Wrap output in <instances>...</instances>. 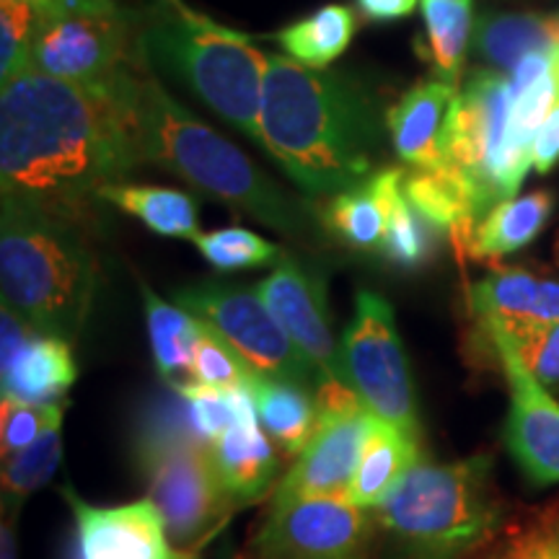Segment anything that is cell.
Wrapping results in <instances>:
<instances>
[{
	"mask_svg": "<svg viewBox=\"0 0 559 559\" xmlns=\"http://www.w3.org/2000/svg\"><path fill=\"white\" fill-rule=\"evenodd\" d=\"M145 66V62H143ZM138 66L111 86H79L37 70L0 86V190L75 218L140 166L130 117Z\"/></svg>",
	"mask_w": 559,
	"mask_h": 559,
	"instance_id": "obj_1",
	"label": "cell"
},
{
	"mask_svg": "<svg viewBox=\"0 0 559 559\" xmlns=\"http://www.w3.org/2000/svg\"><path fill=\"white\" fill-rule=\"evenodd\" d=\"M386 111L360 81L270 55L260 143L309 198H332L373 171Z\"/></svg>",
	"mask_w": 559,
	"mask_h": 559,
	"instance_id": "obj_2",
	"label": "cell"
},
{
	"mask_svg": "<svg viewBox=\"0 0 559 559\" xmlns=\"http://www.w3.org/2000/svg\"><path fill=\"white\" fill-rule=\"evenodd\" d=\"M130 117L140 164L169 171L280 234L296 239L311 234V210L304 202L270 179L247 153L181 107L143 70L130 88Z\"/></svg>",
	"mask_w": 559,
	"mask_h": 559,
	"instance_id": "obj_3",
	"label": "cell"
},
{
	"mask_svg": "<svg viewBox=\"0 0 559 559\" xmlns=\"http://www.w3.org/2000/svg\"><path fill=\"white\" fill-rule=\"evenodd\" d=\"M96 257L73 218L3 198L0 288L3 306L34 332L73 342L96 296Z\"/></svg>",
	"mask_w": 559,
	"mask_h": 559,
	"instance_id": "obj_4",
	"label": "cell"
},
{
	"mask_svg": "<svg viewBox=\"0 0 559 559\" xmlns=\"http://www.w3.org/2000/svg\"><path fill=\"white\" fill-rule=\"evenodd\" d=\"M138 52L145 66L171 75L260 143V107L270 55L249 34L230 29L185 0H148L138 19Z\"/></svg>",
	"mask_w": 559,
	"mask_h": 559,
	"instance_id": "obj_5",
	"label": "cell"
},
{
	"mask_svg": "<svg viewBox=\"0 0 559 559\" xmlns=\"http://www.w3.org/2000/svg\"><path fill=\"white\" fill-rule=\"evenodd\" d=\"M376 547L389 559H464L498 534L502 502L492 461L419 459L381 508L370 510Z\"/></svg>",
	"mask_w": 559,
	"mask_h": 559,
	"instance_id": "obj_6",
	"label": "cell"
},
{
	"mask_svg": "<svg viewBox=\"0 0 559 559\" xmlns=\"http://www.w3.org/2000/svg\"><path fill=\"white\" fill-rule=\"evenodd\" d=\"M135 464L171 544L192 559L239 508L223 485L213 449L192 428L185 402L179 409L158 407L145 419L135 438Z\"/></svg>",
	"mask_w": 559,
	"mask_h": 559,
	"instance_id": "obj_7",
	"label": "cell"
},
{
	"mask_svg": "<svg viewBox=\"0 0 559 559\" xmlns=\"http://www.w3.org/2000/svg\"><path fill=\"white\" fill-rule=\"evenodd\" d=\"M443 166L469 194L477 221L519 194L534 164L510 140V79L506 73L474 70L459 88Z\"/></svg>",
	"mask_w": 559,
	"mask_h": 559,
	"instance_id": "obj_8",
	"label": "cell"
},
{
	"mask_svg": "<svg viewBox=\"0 0 559 559\" xmlns=\"http://www.w3.org/2000/svg\"><path fill=\"white\" fill-rule=\"evenodd\" d=\"M349 389L370 415L419 436L415 381L391 304L373 290H358L355 317L340 342Z\"/></svg>",
	"mask_w": 559,
	"mask_h": 559,
	"instance_id": "obj_9",
	"label": "cell"
},
{
	"mask_svg": "<svg viewBox=\"0 0 559 559\" xmlns=\"http://www.w3.org/2000/svg\"><path fill=\"white\" fill-rule=\"evenodd\" d=\"M174 300L213 326L257 373L317 389L319 370L288 337L257 288L202 280L174 290Z\"/></svg>",
	"mask_w": 559,
	"mask_h": 559,
	"instance_id": "obj_10",
	"label": "cell"
},
{
	"mask_svg": "<svg viewBox=\"0 0 559 559\" xmlns=\"http://www.w3.org/2000/svg\"><path fill=\"white\" fill-rule=\"evenodd\" d=\"M143 66L138 19L124 11L39 16L32 70L79 86H111Z\"/></svg>",
	"mask_w": 559,
	"mask_h": 559,
	"instance_id": "obj_11",
	"label": "cell"
},
{
	"mask_svg": "<svg viewBox=\"0 0 559 559\" xmlns=\"http://www.w3.org/2000/svg\"><path fill=\"white\" fill-rule=\"evenodd\" d=\"M251 549L257 559H373V513L347 498H275Z\"/></svg>",
	"mask_w": 559,
	"mask_h": 559,
	"instance_id": "obj_12",
	"label": "cell"
},
{
	"mask_svg": "<svg viewBox=\"0 0 559 559\" xmlns=\"http://www.w3.org/2000/svg\"><path fill=\"white\" fill-rule=\"evenodd\" d=\"M510 389L506 445L536 485H559V402L500 334H485Z\"/></svg>",
	"mask_w": 559,
	"mask_h": 559,
	"instance_id": "obj_13",
	"label": "cell"
},
{
	"mask_svg": "<svg viewBox=\"0 0 559 559\" xmlns=\"http://www.w3.org/2000/svg\"><path fill=\"white\" fill-rule=\"evenodd\" d=\"M264 304L296 342V347L313 362L319 379L345 381L340 345L334 340L326 290L317 272L300 267L296 260L283 257L275 270L257 285Z\"/></svg>",
	"mask_w": 559,
	"mask_h": 559,
	"instance_id": "obj_14",
	"label": "cell"
},
{
	"mask_svg": "<svg viewBox=\"0 0 559 559\" xmlns=\"http://www.w3.org/2000/svg\"><path fill=\"white\" fill-rule=\"evenodd\" d=\"M373 419L366 407L321 415L317 432L277 485L275 498H347Z\"/></svg>",
	"mask_w": 559,
	"mask_h": 559,
	"instance_id": "obj_15",
	"label": "cell"
},
{
	"mask_svg": "<svg viewBox=\"0 0 559 559\" xmlns=\"http://www.w3.org/2000/svg\"><path fill=\"white\" fill-rule=\"evenodd\" d=\"M62 495L73 510L81 559H192L174 547L164 515L151 500L99 508L70 487H62Z\"/></svg>",
	"mask_w": 559,
	"mask_h": 559,
	"instance_id": "obj_16",
	"label": "cell"
},
{
	"mask_svg": "<svg viewBox=\"0 0 559 559\" xmlns=\"http://www.w3.org/2000/svg\"><path fill=\"white\" fill-rule=\"evenodd\" d=\"M481 332L519 334L559 321V280L521 267H495L469 290Z\"/></svg>",
	"mask_w": 559,
	"mask_h": 559,
	"instance_id": "obj_17",
	"label": "cell"
},
{
	"mask_svg": "<svg viewBox=\"0 0 559 559\" xmlns=\"http://www.w3.org/2000/svg\"><path fill=\"white\" fill-rule=\"evenodd\" d=\"M456 96V86L428 79L417 81L386 109L391 145L412 171H432L445 164V135Z\"/></svg>",
	"mask_w": 559,
	"mask_h": 559,
	"instance_id": "obj_18",
	"label": "cell"
},
{
	"mask_svg": "<svg viewBox=\"0 0 559 559\" xmlns=\"http://www.w3.org/2000/svg\"><path fill=\"white\" fill-rule=\"evenodd\" d=\"M221 479L236 506L260 502L277 477V451L262 428L249 389H236V417L218 440L210 443Z\"/></svg>",
	"mask_w": 559,
	"mask_h": 559,
	"instance_id": "obj_19",
	"label": "cell"
},
{
	"mask_svg": "<svg viewBox=\"0 0 559 559\" xmlns=\"http://www.w3.org/2000/svg\"><path fill=\"white\" fill-rule=\"evenodd\" d=\"M3 396L34 404L66 402V394L79 379L73 347L68 340L34 332L29 340L0 360Z\"/></svg>",
	"mask_w": 559,
	"mask_h": 559,
	"instance_id": "obj_20",
	"label": "cell"
},
{
	"mask_svg": "<svg viewBox=\"0 0 559 559\" xmlns=\"http://www.w3.org/2000/svg\"><path fill=\"white\" fill-rule=\"evenodd\" d=\"M404 181L402 166L379 169L358 187L332 194L321 210V226L349 249L379 251L389 226V202Z\"/></svg>",
	"mask_w": 559,
	"mask_h": 559,
	"instance_id": "obj_21",
	"label": "cell"
},
{
	"mask_svg": "<svg viewBox=\"0 0 559 559\" xmlns=\"http://www.w3.org/2000/svg\"><path fill=\"white\" fill-rule=\"evenodd\" d=\"M419 459H423L419 436L394 428L383 419H373V430L362 449L353 485L347 489V500L366 510L381 508L400 489Z\"/></svg>",
	"mask_w": 559,
	"mask_h": 559,
	"instance_id": "obj_22",
	"label": "cell"
},
{
	"mask_svg": "<svg viewBox=\"0 0 559 559\" xmlns=\"http://www.w3.org/2000/svg\"><path fill=\"white\" fill-rule=\"evenodd\" d=\"M551 210H555V194L547 190L521 194V198L515 194L500 202L474 228L464 260L500 262L502 257L515 254L542 234Z\"/></svg>",
	"mask_w": 559,
	"mask_h": 559,
	"instance_id": "obj_23",
	"label": "cell"
},
{
	"mask_svg": "<svg viewBox=\"0 0 559 559\" xmlns=\"http://www.w3.org/2000/svg\"><path fill=\"white\" fill-rule=\"evenodd\" d=\"M247 389L251 391L257 415L272 443L290 456H298L309 445L321 419L313 391L300 383L262 373H254Z\"/></svg>",
	"mask_w": 559,
	"mask_h": 559,
	"instance_id": "obj_24",
	"label": "cell"
},
{
	"mask_svg": "<svg viewBox=\"0 0 559 559\" xmlns=\"http://www.w3.org/2000/svg\"><path fill=\"white\" fill-rule=\"evenodd\" d=\"M99 202H109L122 213L132 215L153 234L166 239L194 241L200 230V207L192 194L156 185H109L99 192Z\"/></svg>",
	"mask_w": 559,
	"mask_h": 559,
	"instance_id": "obj_25",
	"label": "cell"
},
{
	"mask_svg": "<svg viewBox=\"0 0 559 559\" xmlns=\"http://www.w3.org/2000/svg\"><path fill=\"white\" fill-rule=\"evenodd\" d=\"M474 45L481 58L510 73L528 55L559 50V16L487 13L474 24Z\"/></svg>",
	"mask_w": 559,
	"mask_h": 559,
	"instance_id": "obj_26",
	"label": "cell"
},
{
	"mask_svg": "<svg viewBox=\"0 0 559 559\" xmlns=\"http://www.w3.org/2000/svg\"><path fill=\"white\" fill-rule=\"evenodd\" d=\"M143 304L145 321H148L153 362H156L160 381L169 383L171 389H179L181 383H190L192 353L202 321L192 317L187 309H181V306L166 304L148 285H143Z\"/></svg>",
	"mask_w": 559,
	"mask_h": 559,
	"instance_id": "obj_27",
	"label": "cell"
},
{
	"mask_svg": "<svg viewBox=\"0 0 559 559\" xmlns=\"http://www.w3.org/2000/svg\"><path fill=\"white\" fill-rule=\"evenodd\" d=\"M358 29L353 9L330 3L311 16L293 21L277 32V41L290 60L313 70H326L340 55H345Z\"/></svg>",
	"mask_w": 559,
	"mask_h": 559,
	"instance_id": "obj_28",
	"label": "cell"
},
{
	"mask_svg": "<svg viewBox=\"0 0 559 559\" xmlns=\"http://www.w3.org/2000/svg\"><path fill=\"white\" fill-rule=\"evenodd\" d=\"M425 32H428V60L436 79L461 88L466 47L474 32L472 0H423Z\"/></svg>",
	"mask_w": 559,
	"mask_h": 559,
	"instance_id": "obj_29",
	"label": "cell"
},
{
	"mask_svg": "<svg viewBox=\"0 0 559 559\" xmlns=\"http://www.w3.org/2000/svg\"><path fill=\"white\" fill-rule=\"evenodd\" d=\"M440 236L443 234L407 200L402 181L391 194L389 226L379 254L402 270H419L432 260Z\"/></svg>",
	"mask_w": 559,
	"mask_h": 559,
	"instance_id": "obj_30",
	"label": "cell"
},
{
	"mask_svg": "<svg viewBox=\"0 0 559 559\" xmlns=\"http://www.w3.org/2000/svg\"><path fill=\"white\" fill-rule=\"evenodd\" d=\"M62 456V415L34 440L29 449L3 459V506L19 508L58 472Z\"/></svg>",
	"mask_w": 559,
	"mask_h": 559,
	"instance_id": "obj_31",
	"label": "cell"
},
{
	"mask_svg": "<svg viewBox=\"0 0 559 559\" xmlns=\"http://www.w3.org/2000/svg\"><path fill=\"white\" fill-rule=\"evenodd\" d=\"M192 243L205 257V262H210L221 272L267 267V264L283 262L285 257L277 243H272L264 236L241 226H228L210 230V234H200Z\"/></svg>",
	"mask_w": 559,
	"mask_h": 559,
	"instance_id": "obj_32",
	"label": "cell"
},
{
	"mask_svg": "<svg viewBox=\"0 0 559 559\" xmlns=\"http://www.w3.org/2000/svg\"><path fill=\"white\" fill-rule=\"evenodd\" d=\"M257 370L221 337L213 326L202 321L192 353L190 383L213 389H247Z\"/></svg>",
	"mask_w": 559,
	"mask_h": 559,
	"instance_id": "obj_33",
	"label": "cell"
},
{
	"mask_svg": "<svg viewBox=\"0 0 559 559\" xmlns=\"http://www.w3.org/2000/svg\"><path fill=\"white\" fill-rule=\"evenodd\" d=\"M39 11L24 0H0V86L32 70Z\"/></svg>",
	"mask_w": 559,
	"mask_h": 559,
	"instance_id": "obj_34",
	"label": "cell"
},
{
	"mask_svg": "<svg viewBox=\"0 0 559 559\" xmlns=\"http://www.w3.org/2000/svg\"><path fill=\"white\" fill-rule=\"evenodd\" d=\"M60 415H66V402L34 404L16 400V396H3V404H0V451H3V459L29 449Z\"/></svg>",
	"mask_w": 559,
	"mask_h": 559,
	"instance_id": "obj_35",
	"label": "cell"
},
{
	"mask_svg": "<svg viewBox=\"0 0 559 559\" xmlns=\"http://www.w3.org/2000/svg\"><path fill=\"white\" fill-rule=\"evenodd\" d=\"M185 402L192 428L207 443L218 440L236 417V389H213L202 383H181L174 389Z\"/></svg>",
	"mask_w": 559,
	"mask_h": 559,
	"instance_id": "obj_36",
	"label": "cell"
},
{
	"mask_svg": "<svg viewBox=\"0 0 559 559\" xmlns=\"http://www.w3.org/2000/svg\"><path fill=\"white\" fill-rule=\"evenodd\" d=\"M481 334H500L515 347L519 358L523 360L531 373L539 379L542 386H547L551 394L559 391V321L547 326H536L519 334L502 332H481Z\"/></svg>",
	"mask_w": 559,
	"mask_h": 559,
	"instance_id": "obj_37",
	"label": "cell"
},
{
	"mask_svg": "<svg viewBox=\"0 0 559 559\" xmlns=\"http://www.w3.org/2000/svg\"><path fill=\"white\" fill-rule=\"evenodd\" d=\"M489 559H559V528L536 526L510 536Z\"/></svg>",
	"mask_w": 559,
	"mask_h": 559,
	"instance_id": "obj_38",
	"label": "cell"
},
{
	"mask_svg": "<svg viewBox=\"0 0 559 559\" xmlns=\"http://www.w3.org/2000/svg\"><path fill=\"white\" fill-rule=\"evenodd\" d=\"M531 164L539 174H547L559 164V99L536 132L534 145H531Z\"/></svg>",
	"mask_w": 559,
	"mask_h": 559,
	"instance_id": "obj_39",
	"label": "cell"
},
{
	"mask_svg": "<svg viewBox=\"0 0 559 559\" xmlns=\"http://www.w3.org/2000/svg\"><path fill=\"white\" fill-rule=\"evenodd\" d=\"M39 16H68V13H115L122 11L117 0H24Z\"/></svg>",
	"mask_w": 559,
	"mask_h": 559,
	"instance_id": "obj_40",
	"label": "cell"
},
{
	"mask_svg": "<svg viewBox=\"0 0 559 559\" xmlns=\"http://www.w3.org/2000/svg\"><path fill=\"white\" fill-rule=\"evenodd\" d=\"M358 11L376 24H391V21L407 19L417 9V0H355Z\"/></svg>",
	"mask_w": 559,
	"mask_h": 559,
	"instance_id": "obj_41",
	"label": "cell"
},
{
	"mask_svg": "<svg viewBox=\"0 0 559 559\" xmlns=\"http://www.w3.org/2000/svg\"><path fill=\"white\" fill-rule=\"evenodd\" d=\"M0 559H19L16 542V510L3 515V528H0Z\"/></svg>",
	"mask_w": 559,
	"mask_h": 559,
	"instance_id": "obj_42",
	"label": "cell"
},
{
	"mask_svg": "<svg viewBox=\"0 0 559 559\" xmlns=\"http://www.w3.org/2000/svg\"><path fill=\"white\" fill-rule=\"evenodd\" d=\"M557 262H559V243H557Z\"/></svg>",
	"mask_w": 559,
	"mask_h": 559,
	"instance_id": "obj_43",
	"label": "cell"
},
{
	"mask_svg": "<svg viewBox=\"0 0 559 559\" xmlns=\"http://www.w3.org/2000/svg\"><path fill=\"white\" fill-rule=\"evenodd\" d=\"M557 66H559V50H557Z\"/></svg>",
	"mask_w": 559,
	"mask_h": 559,
	"instance_id": "obj_44",
	"label": "cell"
},
{
	"mask_svg": "<svg viewBox=\"0 0 559 559\" xmlns=\"http://www.w3.org/2000/svg\"><path fill=\"white\" fill-rule=\"evenodd\" d=\"M234 559H239V557H234Z\"/></svg>",
	"mask_w": 559,
	"mask_h": 559,
	"instance_id": "obj_45",
	"label": "cell"
},
{
	"mask_svg": "<svg viewBox=\"0 0 559 559\" xmlns=\"http://www.w3.org/2000/svg\"><path fill=\"white\" fill-rule=\"evenodd\" d=\"M557 528H559V523H557Z\"/></svg>",
	"mask_w": 559,
	"mask_h": 559,
	"instance_id": "obj_46",
	"label": "cell"
}]
</instances>
